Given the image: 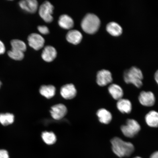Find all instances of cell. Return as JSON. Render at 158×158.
I'll return each mask as SVG.
<instances>
[{"label": "cell", "mask_w": 158, "mask_h": 158, "mask_svg": "<svg viewBox=\"0 0 158 158\" xmlns=\"http://www.w3.org/2000/svg\"><path fill=\"white\" fill-rule=\"evenodd\" d=\"M98 120L102 123L109 124L112 120V115L110 112L104 108L99 110L97 112Z\"/></svg>", "instance_id": "cell-16"}, {"label": "cell", "mask_w": 158, "mask_h": 158, "mask_svg": "<svg viewBox=\"0 0 158 158\" xmlns=\"http://www.w3.org/2000/svg\"><path fill=\"white\" fill-rule=\"evenodd\" d=\"M40 93L41 95L47 98H52L55 96L56 92V88L54 86L43 85L40 89Z\"/></svg>", "instance_id": "cell-20"}, {"label": "cell", "mask_w": 158, "mask_h": 158, "mask_svg": "<svg viewBox=\"0 0 158 158\" xmlns=\"http://www.w3.org/2000/svg\"><path fill=\"white\" fill-rule=\"evenodd\" d=\"M41 137L44 143L48 145H52L56 141V138L53 132L45 131L43 132Z\"/></svg>", "instance_id": "cell-21"}, {"label": "cell", "mask_w": 158, "mask_h": 158, "mask_svg": "<svg viewBox=\"0 0 158 158\" xmlns=\"http://www.w3.org/2000/svg\"><path fill=\"white\" fill-rule=\"evenodd\" d=\"M6 51V47L2 41L0 40V55L4 54Z\"/></svg>", "instance_id": "cell-27"}, {"label": "cell", "mask_w": 158, "mask_h": 158, "mask_svg": "<svg viewBox=\"0 0 158 158\" xmlns=\"http://www.w3.org/2000/svg\"><path fill=\"white\" fill-rule=\"evenodd\" d=\"M7 54L10 58L15 60H21L24 57V52L12 49L7 52Z\"/></svg>", "instance_id": "cell-24"}, {"label": "cell", "mask_w": 158, "mask_h": 158, "mask_svg": "<svg viewBox=\"0 0 158 158\" xmlns=\"http://www.w3.org/2000/svg\"><path fill=\"white\" fill-rule=\"evenodd\" d=\"M0 158H9L8 152L4 149H0Z\"/></svg>", "instance_id": "cell-26"}, {"label": "cell", "mask_w": 158, "mask_h": 158, "mask_svg": "<svg viewBox=\"0 0 158 158\" xmlns=\"http://www.w3.org/2000/svg\"><path fill=\"white\" fill-rule=\"evenodd\" d=\"M155 78L156 82L158 84V70L156 71L155 74Z\"/></svg>", "instance_id": "cell-29"}, {"label": "cell", "mask_w": 158, "mask_h": 158, "mask_svg": "<svg viewBox=\"0 0 158 158\" xmlns=\"http://www.w3.org/2000/svg\"><path fill=\"white\" fill-rule=\"evenodd\" d=\"M133 158H142V157H139V156H137V157H134Z\"/></svg>", "instance_id": "cell-30"}, {"label": "cell", "mask_w": 158, "mask_h": 158, "mask_svg": "<svg viewBox=\"0 0 158 158\" xmlns=\"http://www.w3.org/2000/svg\"><path fill=\"white\" fill-rule=\"evenodd\" d=\"M38 30L39 32L43 35H47L49 33L48 27L44 25L39 26L38 27Z\"/></svg>", "instance_id": "cell-25"}, {"label": "cell", "mask_w": 158, "mask_h": 158, "mask_svg": "<svg viewBox=\"0 0 158 158\" xmlns=\"http://www.w3.org/2000/svg\"><path fill=\"white\" fill-rule=\"evenodd\" d=\"M120 128L122 133L125 137L132 138L139 133L141 127L136 120L128 119L126 121V124L122 126Z\"/></svg>", "instance_id": "cell-4"}, {"label": "cell", "mask_w": 158, "mask_h": 158, "mask_svg": "<svg viewBox=\"0 0 158 158\" xmlns=\"http://www.w3.org/2000/svg\"><path fill=\"white\" fill-rule=\"evenodd\" d=\"M57 56V52L54 47L47 46L43 50L41 56L45 62H50L54 60Z\"/></svg>", "instance_id": "cell-12"}, {"label": "cell", "mask_w": 158, "mask_h": 158, "mask_svg": "<svg viewBox=\"0 0 158 158\" xmlns=\"http://www.w3.org/2000/svg\"><path fill=\"white\" fill-rule=\"evenodd\" d=\"M60 94L62 97L66 99H72L76 97L77 90L74 85L66 84L61 88Z\"/></svg>", "instance_id": "cell-11"}, {"label": "cell", "mask_w": 158, "mask_h": 158, "mask_svg": "<svg viewBox=\"0 0 158 158\" xmlns=\"http://www.w3.org/2000/svg\"><path fill=\"white\" fill-rule=\"evenodd\" d=\"M117 107L118 110L123 114H130L132 109L131 102L126 99L121 98L118 101Z\"/></svg>", "instance_id": "cell-13"}, {"label": "cell", "mask_w": 158, "mask_h": 158, "mask_svg": "<svg viewBox=\"0 0 158 158\" xmlns=\"http://www.w3.org/2000/svg\"><path fill=\"white\" fill-rule=\"evenodd\" d=\"M108 92L112 98L115 100H118L122 98L123 91L121 87L116 84H112L109 86Z\"/></svg>", "instance_id": "cell-17"}, {"label": "cell", "mask_w": 158, "mask_h": 158, "mask_svg": "<svg viewBox=\"0 0 158 158\" xmlns=\"http://www.w3.org/2000/svg\"><path fill=\"white\" fill-rule=\"evenodd\" d=\"M139 102L142 105L146 106H152L155 103V95L151 92H142L138 97Z\"/></svg>", "instance_id": "cell-8"}, {"label": "cell", "mask_w": 158, "mask_h": 158, "mask_svg": "<svg viewBox=\"0 0 158 158\" xmlns=\"http://www.w3.org/2000/svg\"><path fill=\"white\" fill-rule=\"evenodd\" d=\"M150 158H158V151L154 152L150 156Z\"/></svg>", "instance_id": "cell-28"}, {"label": "cell", "mask_w": 158, "mask_h": 158, "mask_svg": "<svg viewBox=\"0 0 158 158\" xmlns=\"http://www.w3.org/2000/svg\"><path fill=\"white\" fill-rule=\"evenodd\" d=\"M100 25V21L97 16L93 14H88L83 19L82 28L85 32L89 34L95 33L98 30Z\"/></svg>", "instance_id": "cell-3"}, {"label": "cell", "mask_w": 158, "mask_h": 158, "mask_svg": "<svg viewBox=\"0 0 158 158\" xmlns=\"http://www.w3.org/2000/svg\"><path fill=\"white\" fill-rule=\"evenodd\" d=\"M1 82H0V87H1Z\"/></svg>", "instance_id": "cell-31"}, {"label": "cell", "mask_w": 158, "mask_h": 158, "mask_svg": "<svg viewBox=\"0 0 158 158\" xmlns=\"http://www.w3.org/2000/svg\"><path fill=\"white\" fill-rule=\"evenodd\" d=\"M54 9V6L51 3L48 1H45L39 8V15L46 22L51 23L53 20L52 14Z\"/></svg>", "instance_id": "cell-5"}, {"label": "cell", "mask_w": 158, "mask_h": 158, "mask_svg": "<svg viewBox=\"0 0 158 158\" xmlns=\"http://www.w3.org/2000/svg\"><path fill=\"white\" fill-rule=\"evenodd\" d=\"M123 78L124 81L127 84H133L138 88L143 85V73L137 67H133L125 71Z\"/></svg>", "instance_id": "cell-2"}, {"label": "cell", "mask_w": 158, "mask_h": 158, "mask_svg": "<svg viewBox=\"0 0 158 158\" xmlns=\"http://www.w3.org/2000/svg\"><path fill=\"white\" fill-rule=\"evenodd\" d=\"M112 80V74L109 70H102L99 71L97 75V83L100 86L107 85Z\"/></svg>", "instance_id": "cell-7"}, {"label": "cell", "mask_w": 158, "mask_h": 158, "mask_svg": "<svg viewBox=\"0 0 158 158\" xmlns=\"http://www.w3.org/2000/svg\"><path fill=\"white\" fill-rule=\"evenodd\" d=\"M68 110L66 106L63 104L55 105L51 107L50 113L51 116L54 119H62L66 115Z\"/></svg>", "instance_id": "cell-9"}, {"label": "cell", "mask_w": 158, "mask_h": 158, "mask_svg": "<svg viewBox=\"0 0 158 158\" xmlns=\"http://www.w3.org/2000/svg\"><path fill=\"white\" fill-rule=\"evenodd\" d=\"M112 151L120 158L128 157L134 152L135 148L133 143L126 142L119 138L114 137L111 140Z\"/></svg>", "instance_id": "cell-1"}, {"label": "cell", "mask_w": 158, "mask_h": 158, "mask_svg": "<svg viewBox=\"0 0 158 158\" xmlns=\"http://www.w3.org/2000/svg\"><path fill=\"white\" fill-rule=\"evenodd\" d=\"M146 123L149 127L153 128L158 127V112L155 110H151L145 116Z\"/></svg>", "instance_id": "cell-15"}, {"label": "cell", "mask_w": 158, "mask_h": 158, "mask_svg": "<svg viewBox=\"0 0 158 158\" xmlns=\"http://www.w3.org/2000/svg\"><path fill=\"white\" fill-rule=\"evenodd\" d=\"M11 49L24 52L27 49V45L23 41L14 39L11 41Z\"/></svg>", "instance_id": "cell-22"}, {"label": "cell", "mask_w": 158, "mask_h": 158, "mask_svg": "<svg viewBox=\"0 0 158 158\" xmlns=\"http://www.w3.org/2000/svg\"><path fill=\"white\" fill-rule=\"evenodd\" d=\"M19 7L22 9L31 13L36 12L38 3L35 0H23L19 2Z\"/></svg>", "instance_id": "cell-10"}, {"label": "cell", "mask_w": 158, "mask_h": 158, "mask_svg": "<svg viewBox=\"0 0 158 158\" xmlns=\"http://www.w3.org/2000/svg\"><path fill=\"white\" fill-rule=\"evenodd\" d=\"M106 30L108 33L114 36H119L123 31L121 27L114 22L109 23L106 25Z\"/></svg>", "instance_id": "cell-19"}, {"label": "cell", "mask_w": 158, "mask_h": 158, "mask_svg": "<svg viewBox=\"0 0 158 158\" xmlns=\"http://www.w3.org/2000/svg\"><path fill=\"white\" fill-rule=\"evenodd\" d=\"M30 46L35 50H39L44 46L45 40L43 37L37 33H33L30 35L27 38Z\"/></svg>", "instance_id": "cell-6"}, {"label": "cell", "mask_w": 158, "mask_h": 158, "mask_svg": "<svg viewBox=\"0 0 158 158\" xmlns=\"http://www.w3.org/2000/svg\"><path fill=\"white\" fill-rule=\"evenodd\" d=\"M58 24L62 28L65 29H70L74 26V21L68 15H61L59 17Z\"/></svg>", "instance_id": "cell-18"}, {"label": "cell", "mask_w": 158, "mask_h": 158, "mask_svg": "<svg viewBox=\"0 0 158 158\" xmlns=\"http://www.w3.org/2000/svg\"><path fill=\"white\" fill-rule=\"evenodd\" d=\"M15 116L10 113L0 114V123L3 126L12 124L14 121Z\"/></svg>", "instance_id": "cell-23"}, {"label": "cell", "mask_w": 158, "mask_h": 158, "mask_svg": "<svg viewBox=\"0 0 158 158\" xmlns=\"http://www.w3.org/2000/svg\"><path fill=\"white\" fill-rule=\"evenodd\" d=\"M82 39V35L76 30H72L69 31L66 35V39L72 44L77 45L79 44Z\"/></svg>", "instance_id": "cell-14"}]
</instances>
